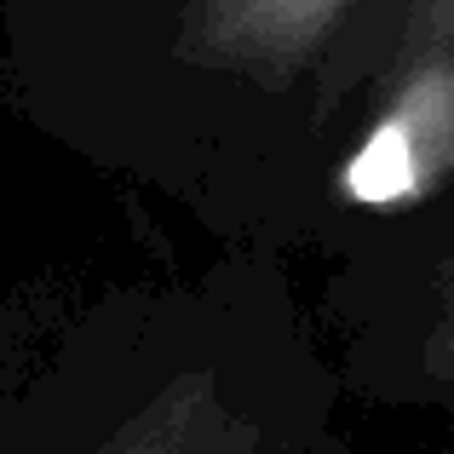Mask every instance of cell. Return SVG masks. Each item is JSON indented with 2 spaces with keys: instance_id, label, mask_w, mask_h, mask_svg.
Instances as JSON below:
<instances>
[{
  "instance_id": "cell-1",
  "label": "cell",
  "mask_w": 454,
  "mask_h": 454,
  "mask_svg": "<svg viewBox=\"0 0 454 454\" xmlns=\"http://www.w3.org/2000/svg\"><path fill=\"white\" fill-rule=\"evenodd\" d=\"M454 173V64L420 69L409 81L380 133L345 167V190L356 201H403L426 196Z\"/></svg>"
}]
</instances>
